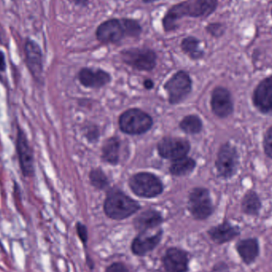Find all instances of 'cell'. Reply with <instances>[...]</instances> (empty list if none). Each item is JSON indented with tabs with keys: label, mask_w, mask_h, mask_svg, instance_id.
Segmentation results:
<instances>
[{
	"label": "cell",
	"mask_w": 272,
	"mask_h": 272,
	"mask_svg": "<svg viewBox=\"0 0 272 272\" xmlns=\"http://www.w3.org/2000/svg\"><path fill=\"white\" fill-rule=\"evenodd\" d=\"M74 2L76 3V4H77V5L85 7L87 4H88V0H74Z\"/></svg>",
	"instance_id": "836d02e7"
},
{
	"label": "cell",
	"mask_w": 272,
	"mask_h": 272,
	"mask_svg": "<svg viewBox=\"0 0 272 272\" xmlns=\"http://www.w3.org/2000/svg\"><path fill=\"white\" fill-rule=\"evenodd\" d=\"M202 121L198 115H190L181 121L180 127L187 134H198L202 129Z\"/></svg>",
	"instance_id": "d4e9b609"
},
{
	"label": "cell",
	"mask_w": 272,
	"mask_h": 272,
	"mask_svg": "<svg viewBox=\"0 0 272 272\" xmlns=\"http://www.w3.org/2000/svg\"><path fill=\"white\" fill-rule=\"evenodd\" d=\"M163 223V217L158 211H144L134 220V226L140 232H148Z\"/></svg>",
	"instance_id": "ac0fdd59"
},
{
	"label": "cell",
	"mask_w": 272,
	"mask_h": 272,
	"mask_svg": "<svg viewBox=\"0 0 272 272\" xmlns=\"http://www.w3.org/2000/svg\"><path fill=\"white\" fill-rule=\"evenodd\" d=\"M79 81L84 86L88 88H101L111 81V76L101 69L84 68L79 72Z\"/></svg>",
	"instance_id": "e0dca14e"
},
{
	"label": "cell",
	"mask_w": 272,
	"mask_h": 272,
	"mask_svg": "<svg viewBox=\"0 0 272 272\" xmlns=\"http://www.w3.org/2000/svg\"><path fill=\"white\" fill-rule=\"evenodd\" d=\"M77 232L81 242L84 243V245L86 246L87 241H88V230H87L86 226L81 223H77Z\"/></svg>",
	"instance_id": "f546056e"
},
{
	"label": "cell",
	"mask_w": 272,
	"mask_h": 272,
	"mask_svg": "<svg viewBox=\"0 0 272 272\" xmlns=\"http://www.w3.org/2000/svg\"><path fill=\"white\" fill-rule=\"evenodd\" d=\"M239 154L236 148L230 144H224L220 147L216 160V167L220 177L230 178L237 171Z\"/></svg>",
	"instance_id": "ba28073f"
},
{
	"label": "cell",
	"mask_w": 272,
	"mask_h": 272,
	"mask_svg": "<svg viewBox=\"0 0 272 272\" xmlns=\"http://www.w3.org/2000/svg\"><path fill=\"white\" fill-rule=\"evenodd\" d=\"M144 86H145V88H148V89H151V88L154 87L153 81L152 80H150V79L146 80V81H144Z\"/></svg>",
	"instance_id": "d6a6232c"
},
{
	"label": "cell",
	"mask_w": 272,
	"mask_h": 272,
	"mask_svg": "<svg viewBox=\"0 0 272 272\" xmlns=\"http://www.w3.org/2000/svg\"><path fill=\"white\" fill-rule=\"evenodd\" d=\"M96 36L103 43H116L126 36L122 20H107L97 27Z\"/></svg>",
	"instance_id": "8fae6325"
},
{
	"label": "cell",
	"mask_w": 272,
	"mask_h": 272,
	"mask_svg": "<svg viewBox=\"0 0 272 272\" xmlns=\"http://www.w3.org/2000/svg\"><path fill=\"white\" fill-rule=\"evenodd\" d=\"M106 272H129V270L123 263L114 262L106 269Z\"/></svg>",
	"instance_id": "4dcf8cb0"
},
{
	"label": "cell",
	"mask_w": 272,
	"mask_h": 272,
	"mask_svg": "<svg viewBox=\"0 0 272 272\" xmlns=\"http://www.w3.org/2000/svg\"><path fill=\"white\" fill-rule=\"evenodd\" d=\"M121 130L130 135L144 134L152 128L153 119L142 110L132 108L123 112L119 119Z\"/></svg>",
	"instance_id": "3957f363"
},
{
	"label": "cell",
	"mask_w": 272,
	"mask_h": 272,
	"mask_svg": "<svg viewBox=\"0 0 272 272\" xmlns=\"http://www.w3.org/2000/svg\"><path fill=\"white\" fill-rule=\"evenodd\" d=\"M190 149V143L183 139L164 138L158 144L160 156L174 161L186 157Z\"/></svg>",
	"instance_id": "30bf717a"
},
{
	"label": "cell",
	"mask_w": 272,
	"mask_h": 272,
	"mask_svg": "<svg viewBox=\"0 0 272 272\" xmlns=\"http://www.w3.org/2000/svg\"><path fill=\"white\" fill-rule=\"evenodd\" d=\"M144 3H146V4H148V3H153L155 2V1H158V0H143Z\"/></svg>",
	"instance_id": "e575fe53"
},
{
	"label": "cell",
	"mask_w": 272,
	"mask_h": 272,
	"mask_svg": "<svg viewBox=\"0 0 272 272\" xmlns=\"http://www.w3.org/2000/svg\"><path fill=\"white\" fill-rule=\"evenodd\" d=\"M120 141L117 137L108 139L102 148V159L106 163L115 165L119 161Z\"/></svg>",
	"instance_id": "44dd1931"
},
{
	"label": "cell",
	"mask_w": 272,
	"mask_h": 272,
	"mask_svg": "<svg viewBox=\"0 0 272 272\" xmlns=\"http://www.w3.org/2000/svg\"><path fill=\"white\" fill-rule=\"evenodd\" d=\"M16 148L23 175L25 177L34 176L35 174L34 155L25 133L20 127L18 128Z\"/></svg>",
	"instance_id": "9c48e42d"
},
{
	"label": "cell",
	"mask_w": 272,
	"mask_h": 272,
	"mask_svg": "<svg viewBox=\"0 0 272 272\" xmlns=\"http://www.w3.org/2000/svg\"><path fill=\"white\" fill-rule=\"evenodd\" d=\"M236 250L246 263L254 262L259 255V243L256 239H246L236 243Z\"/></svg>",
	"instance_id": "ffe728a7"
},
{
	"label": "cell",
	"mask_w": 272,
	"mask_h": 272,
	"mask_svg": "<svg viewBox=\"0 0 272 272\" xmlns=\"http://www.w3.org/2000/svg\"><path fill=\"white\" fill-rule=\"evenodd\" d=\"M213 113L220 118H226L233 112V101L228 89L223 87L215 88L211 97Z\"/></svg>",
	"instance_id": "4fadbf2b"
},
{
	"label": "cell",
	"mask_w": 272,
	"mask_h": 272,
	"mask_svg": "<svg viewBox=\"0 0 272 272\" xmlns=\"http://www.w3.org/2000/svg\"><path fill=\"white\" fill-rule=\"evenodd\" d=\"M121 58L126 65L141 71H151L156 67L157 56L149 49L133 48L121 52Z\"/></svg>",
	"instance_id": "8992f818"
},
{
	"label": "cell",
	"mask_w": 272,
	"mask_h": 272,
	"mask_svg": "<svg viewBox=\"0 0 272 272\" xmlns=\"http://www.w3.org/2000/svg\"><path fill=\"white\" fill-rule=\"evenodd\" d=\"M263 148L265 154L272 159V126L266 130L263 139Z\"/></svg>",
	"instance_id": "83f0119b"
},
{
	"label": "cell",
	"mask_w": 272,
	"mask_h": 272,
	"mask_svg": "<svg viewBox=\"0 0 272 272\" xmlns=\"http://www.w3.org/2000/svg\"><path fill=\"white\" fill-rule=\"evenodd\" d=\"M240 234L238 227L233 226L230 223L224 222L213 227L209 231V235L213 241L223 243L230 241Z\"/></svg>",
	"instance_id": "d6986e66"
},
{
	"label": "cell",
	"mask_w": 272,
	"mask_h": 272,
	"mask_svg": "<svg viewBox=\"0 0 272 272\" xmlns=\"http://www.w3.org/2000/svg\"><path fill=\"white\" fill-rule=\"evenodd\" d=\"M129 186L133 193L145 198H156L163 191L161 181L151 173H139L129 180Z\"/></svg>",
	"instance_id": "277c9868"
},
{
	"label": "cell",
	"mask_w": 272,
	"mask_h": 272,
	"mask_svg": "<svg viewBox=\"0 0 272 272\" xmlns=\"http://www.w3.org/2000/svg\"><path fill=\"white\" fill-rule=\"evenodd\" d=\"M122 22H123L126 36L136 38L140 36V34L142 33V27L136 20L122 19Z\"/></svg>",
	"instance_id": "4316f807"
},
{
	"label": "cell",
	"mask_w": 272,
	"mask_h": 272,
	"mask_svg": "<svg viewBox=\"0 0 272 272\" xmlns=\"http://www.w3.org/2000/svg\"><path fill=\"white\" fill-rule=\"evenodd\" d=\"M163 234L161 229L152 235H148V232H140L131 243V251L134 255L140 256L147 255L159 245L163 238Z\"/></svg>",
	"instance_id": "9a60e30c"
},
{
	"label": "cell",
	"mask_w": 272,
	"mask_h": 272,
	"mask_svg": "<svg viewBox=\"0 0 272 272\" xmlns=\"http://www.w3.org/2000/svg\"><path fill=\"white\" fill-rule=\"evenodd\" d=\"M253 104L260 112L272 113V75L260 81L253 92Z\"/></svg>",
	"instance_id": "7c38bea8"
},
{
	"label": "cell",
	"mask_w": 272,
	"mask_h": 272,
	"mask_svg": "<svg viewBox=\"0 0 272 272\" xmlns=\"http://www.w3.org/2000/svg\"><path fill=\"white\" fill-rule=\"evenodd\" d=\"M271 16H272V10H271Z\"/></svg>",
	"instance_id": "d590c367"
},
{
	"label": "cell",
	"mask_w": 272,
	"mask_h": 272,
	"mask_svg": "<svg viewBox=\"0 0 272 272\" xmlns=\"http://www.w3.org/2000/svg\"><path fill=\"white\" fill-rule=\"evenodd\" d=\"M195 167V160L186 156L178 160H175L170 167V172L175 176H185L194 171Z\"/></svg>",
	"instance_id": "7402d4cb"
},
{
	"label": "cell",
	"mask_w": 272,
	"mask_h": 272,
	"mask_svg": "<svg viewBox=\"0 0 272 272\" xmlns=\"http://www.w3.org/2000/svg\"><path fill=\"white\" fill-rule=\"evenodd\" d=\"M137 201L126 195L120 190H111L107 194L104 204V213L113 220H123L140 210Z\"/></svg>",
	"instance_id": "7a4b0ae2"
},
{
	"label": "cell",
	"mask_w": 272,
	"mask_h": 272,
	"mask_svg": "<svg viewBox=\"0 0 272 272\" xmlns=\"http://www.w3.org/2000/svg\"><path fill=\"white\" fill-rule=\"evenodd\" d=\"M182 50L192 59H200L204 56V51L200 48V41L195 37H187L181 44Z\"/></svg>",
	"instance_id": "cb8c5ba5"
},
{
	"label": "cell",
	"mask_w": 272,
	"mask_h": 272,
	"mask_svg": "<svg viewBox=\"0 0 272 272\" xmlns=\"http://www.w3.org/2000/svg\"><path fill=\"white\" fill-rule=\"evenodd\" d=\"M163 264L167 272H186L189 269L188 255L177 247H171L166 251Z\"/></svg>",
	"instance_id": "2e32d148"
},
{
	"label": "cell",
	"mask_w": 272,
	"mask_h": 272,
	"mask_svg": "<svg viewBox=\"0 0 272 272\" xmlns=\"http://www.w3.org/2000/svg\"><path fill=\"white\" fill-rule=\"evenodd\" d=\"M89 178L92 186L100 190H103L109 184L105 174L100 169H96L91 171Z\"/></svg>",
	"instance_id": "484cf974"
},
{
	"label": "cell",
	"mask_w": 272,
	"mask_h": 272,
	"mask_svg": "<svg viewBox=\"0 0 272 272\" xmlns=\"http://www.w3.org/2000/svg\"><path fill=\"white\" fill-rule=\"evenodd\" d=\"M217 0H187L174 5L163 18V28L166 32L175 31L177 21L183 17H207L217 9Z\"/></svg>",
	"instance_id": "6da1fadb"
},
{
	"label": "cell",
	"mask_w": 272,
	"mask_h": 272,
	"mask_svg": "<svg viewBox=\"0 0 272 272\" xmlns=\"http://www.w3.org/2000/svg\"><path fill=\"white\" fill-rule=\"evenodd\" d=\"M206 31L214 37H220L224 32V27L220 23H211L206 27Z\"/></svg>",
	"instance_id": "f1b7e54d"
},
{
	"label": "cell",
	"mask_w": 272,
	"mask_h": 272,
	"mask_svg": "<svg viewBox=\"0 0 272 272\" xmlns=\"http://www.w3.org/2000/svg\"><path fill=\"white\" fill-rule=\"evenodd\" d=\"M171 104H176L186 99L192 90V81L188 73L179 71L173 75L165 84Z\"/></svg>",
	"instance_id": "52a82bcc"
},
{
	"label": "cell",
	"mask_w": 272,
	"mask_h": 272,
	"mask_svg": "<svg viewBox=\"0 0 272 272\" xmlns=\"http://www.w3.org/2000/svg\"><path fill=\"white\" fill-rule=\"evenodd\" d=\"M242 210L248 215H258L261 209V201L258 194L254 191L246 193L241 202Z\"/></svg>",
	"instance_id": "603a6c76"
},
{
	"label": "cell",
	"mask_w": 272,
	"mask_h": 272,
	"mask_svg": "<svg viewBox=\"0 0 272 272\" xmlns=\"http://www.w3.org/2000/svg\"><path fill=\"white\" fill-rule=\"evenodd\" d=\"M26 62L31 75L36 81L42 80L43 58L39 45L35 41L28 40L25 44Z\"/></svg>",
	"instance_id": "5bb4252c"
},
{
	"label": "cell",
	"mask_w": 272,
	"mask_h": 272,
	"mask_svg": "<svg viewBox=\"0 0 272 272\" xmlns=\"http://www.w3.org/2000/svg\"><path fill=\"white\" fill-rule=\"evenodd\" d=\"M6 69V62H5V56L3 52H0V71H5Z\"/></svg>",
	"instance_id": "1f68e13d"
},
{
	"label": "cell",
	"mask_w": 272,
	"mask_h": 272,
	"mask_svg": "<svg viewBox=\"0 0 272 272\" xmlns=\"http://www.w3.org/2000/svg\"><path fill=\"white\" fill-rule=\"evenodd\" d=\"M189 210L197 220H205L213 212V205L210 194L207 189H194L189 197Z\"/></svg>",
	"instance_id": "5b68a950"
}]
</instances>
